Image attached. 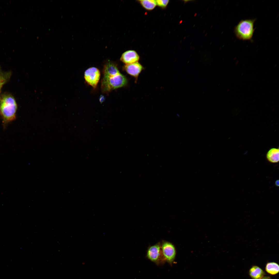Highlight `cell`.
<instances>
[{"label": "cell", "instance_id": "18", "mask_svg": "<svg viewBox=\"0 0 279 279\" xmlns=\"http://www.w3.org/2000/svg\"><path fill=\"white\" fill-rule=\"evenodd\" d=\"M183 1H184V3H185L187 2H188V1H190V0H183Z\"/></svg>", "mask_w": 279, "mask_h": 279}, {"label": "cell", "instance_id": "6", "mask_svg": "<svg viewBox=\"0 0 279 279\" xmlns=\"http://www.w3.org/2000/svg\"><path fill=\"white\" fill-rule=\"evenodd\" d=\"M162 254L165 261L171 263L174 260L176 252L174 245L171 243L163 241L161 244Z\"/></svg>", "mask_w": 279, "mask_h": 279}, {"label": "cell", "instance_id": "8", "mask_svg": "<svg viewBox=\"0 0 279 279\" xmlns=\"http://www.w3.org/2000/svg\"><path fill=\"white\" fill-rule=\"evenodd\" d=\"M139 59V56L136 51L129 50L122 54L120 60L125 64H128L138 62Z\"/></svg>", "mask_w": 279, "mask_h": 279}, {"label": "cell", "instance_id": "15", "mask_svg": "<svg viewBox=\"0 0 279 279\" xmlns=\"http://www.w3.org/2000/svg\"><path fill=\"white\" fill-rule=\"evenodd\" d=\"M169 0H156V4L159 6L162 7H165L168 5Z\"/></svg>", "mask_w": 279, "mask_h": 279}, {"label": "cell", "instance_id": "16", "mask_svg": "<svg viewBox=\"0 0 279 279\" xmlns=\"http://www.w3.org/2000/svg\"><path fill=\"white\" fill-rule=\"evenodd\" d=\"M260 279H272L270 277L264 276Z\"/></svg>", "mask_w": 279, "mask_h": 279}, {"label": "cell", "instance_id": "12", "mask_svg": "<svg viewBox=\"0 0 279 279\" xmlns=\"http://www.w3.org/2000/svg\"><path fill=\"white\" fill-rule=\"evenodd\" d=\"M266 271L271 275H275L279 272V266L277 263L271 262L267 263L265 267Z\"/></svg>", "mask_w": 279, "mask_h": 279}, {"label": "cell", "instance_id": "4", "mask_svg": "<svg viewBox=\"0 0 279 279\" xmlns=\"http://www.w3.org/2000/svg\"><path fill=\"white\" fill-rule=\"evenodd\" d=\"M146 257L150 260L157 265L165 261L161 244L158 243L149 247L147 251Z\"/></svg>", "mask_w": 279, "mask_h": 279}, {"label": "cell", "instance_id": "14", "mask_svg": "<svg viewBox=\"0 0 279 279\" xmlns=\"http://www.w3.org/2000/svg\"><path fill=\"white\" fill-rule=\"evenodd\" d=\"M10 75L8 73L3 72L0 71V89L7 80Z\"/></svg>", "mask_w": 279, "mask_h": 279}, {"label": "cell", "instance_id": "13", "mask_svg": "<svg viewBox=\"0 0 279 279\" xmlns=\"http://www.w3.org/2000/svg\"><path fill=\"white\" fill-rule=\"evenodd\" d=\"M138 1L144 8L149 10H153L157 5L156 1L154 0H142Z\"/></svg>", "mask_w": 279, "mask_h": 279}, {"label": "cell", "instance_id": "10", "mask_svg": "<svg viewBox=\"0 0 279 279\" xmlns=\"http://www.w3.org/2000/svg\"><path fill=\"white\" fill-rule=\"evenodd\" d=\"M267 160L270 162L275 163L279 161V148H272L267 152L266 154Z\"/></svg>", "mask_w": 279, "mask_h": 279}, {"label": "cell", "instance_id": "5", "mask_svg": "<svg viewBox=\"0 0 279 279\" xmlns=\"http://www.w3.org/2000/svg\"><path fill=\"white\" fill-rule=\"evenodd\" d=\"M100 77V73L97 68L92 67L87 69L84 73V78L87 83L96 88L99 82Z\"/></svg>", "mask_w": 279, "mask_h": 279}, {"label": "cell", "instance_id": "17", "mask_svg": "<svg viewBox=\"0 0 279 279\" xmlns=\"http://www.w3.org/2000/svg\"><path fill=\"white\" fill-rule=\"evenodd\" d=\"M275 184L276 186L278 187L279 186V180H276L275 182Z\"/></svg>", "mask_w": 279, "mask_h": 279}, {"label": "cell", "instance_id": "19", "mask_svg": "<svg viewBox=\"0 0 279 279\" xmlns=\"http://www.w3.org/2000/svg\"><path fill=\"white\" fill-rule=\"evenodd\" d=\"M238 62H239V61H236V63L235 64V65H237L238 64Z\"/></svg>", "mask_w": 279, "mask_h": 279}, {"label": "cell", "instance_id": "2", "mask_svg": "<svg viewBox=\"0 0 279 279\" xmlns=\"http://www.w3.org/2000/svg\"><path fill=\"white\" fill-rule=\"evenodd\" d=\"M127 79L120 73L118 74L107 76H104L101 82V89L104 93H108L113 89L126 86Z\"/></svg>", "mask_w": 279, "mask_h": 279}, {"label": "cell", "instance_id": "7", "mask_svg": "<svg viewBox=\"0 0 279 279\" xmlns=\"http://www.w3.org/2000/svg\"><path fill=\"white\" fill-rule=\"evenodd\" d=\"M142 65L138 62L128 64L123 67V70L128 74L137 79L143 69Z\"/></svg>", "mask_w": 279, "mask_h": 279}, {"label": "cell", "instance_id": "3", "mask_svg": "<svg viewBox=\"0 0 279 279\" xmlns=\"http://www.w3.org/2000/svg\"><path fill=\"white\" fill-rule=\"evenodd\" d=\"M255 19H246L239 21L234 28L236 37L243 41L252 39L255 30L254 24Z\"/></svg>", "mask_w": 279, "mask_h": 279}, {"label": "cell", "instance_id": "1", "mask_svg": "<svg viewBox=\"0 0 279 279\" xmlns=\"http://www.w3.org/2000/svg\"><path fill=\"white\" fill-rule=\"evenodd\" d=\"M17 108L16 102L11 96L5 95L0 99V109L4 121H10L15 119Z\"/></svg>", "mask_w": 279, "mask_h": 279}, {"label": "cell", "instance_id": "9", "mask_svg": "<svg viewBox=\"0 0 279 279\" xmlns=\"http://www.w3.org/2000/svg\"><path fill=\"white\" fill-rule=\"evenodd\" d=\"M120 73L116 64L112 62H107L104 66L103 76H107L115 75Z\"/></svg>", "mask_w": 279, "mask_h": 279}, {"label": "cell", "instance_id": "11", "mask_svg": "<svg viewBox=\"0 0 279 279\" xmlns=\"http://www.w3.org/2000/svg\"><path fill=\"white\" fill-rule=\"evenodd\" d=\"M249 274L252 279H260L264 277L265 274L264 271L257 266H253L250 268Z\"/></svg>", "mask_w": 279, "mask_h": 279}]
</instances>
